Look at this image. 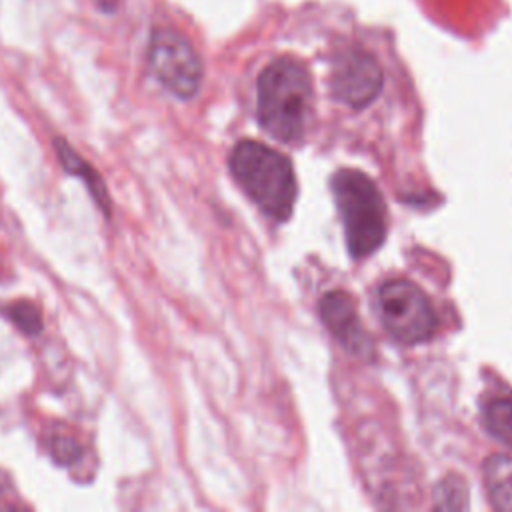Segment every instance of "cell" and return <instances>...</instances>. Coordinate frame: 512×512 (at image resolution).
Masks as SVG:
<instances>
[{"instance_id":"ba28073f","label":"cell","mask_w":512,"mask_h":512,"mask_svg":"<svg viewBox=\"0 0 512 512\" xmlns=\"http://www.w3.org/2000/svg\"><path fill=\"white\" fill-rule=\"evenodd\" d=\"M54 146H56V154H58V160L62 164V168L70 174H76L78 178L84 180L88 192L92 194L94 202L100 206V210L110 216V198H108V192H106V186H104V180L100 178V174L96 172V168H92L64 138H56L54 140Z\"/></svg>"},{"instance_id":"6da1fadb","label":"cell","mask_w":512,"mask_h":512,"mask_svg":"<svg viewBox=\"0 0 512 512\" xmlns=\"http://www.w3.org/2000/svg\"><path fill=\"white\" fill-rule=\"evenodd\" d=\"M312 106V84L306 68L294 58L270 62L258 78V122L280 142L304 136Z\"/></svg>"},{"instance_id":"30bf717a","label":"cell","mask_w":512,"mask_h":512,"mask_svg":"<svg viewBox=\"0 0 512 512\" xmlns=\"http://www.w3.org/2000/svg\"><path fill=\"white\" fill-rule=\"evenodd\" d=\"M484 424L488 432L512 448V398H494L484 408Z\"/></svg>"},{"instance_id":"8fae6325","label":"cell","mask_w":512,"mask_h":512,"mask_svg":"<svg viewBox=\"0 0 512 512\" xmlns=\"http://www.w3.org/2000/svg\"><path fill=\"white\" fill-rule=\"evenodd\" d=\"M466 494L468 492H466V484L462 482V478L448 476L434 490V506L444 508V510L466 508L468 506Z\"/></svg>"},{"instance_id":"4fadbf2b","label":"cell","mask_w":512,"mask_h":512,"mask_svg":"<svg viewBox=\"0 0 512 512\" xmlns=\"http://www.w3.org/2000/svg\"><path fill=\"white\" fill-rule=\"evenodd\" d=\"M50 454L58 464L70 466L80 458L82 450H80V444L70 436H52L50 438Z\"/></svg>"},{"instance_id":"5b68a950","label":"cell","mask_w":512,"mask_h":512,"mask_svg":"<svg viewBox=\"0 0 512 512\" xmlns=\"http://www.w3.org/2000/svg\"><path fill=\"white\" fill-rule=\"evenodd\" d=\"M148 64L156 80L178 98H192L202 82V62L192 44L172 28H158L150 38Z\"/></svg>"},{"instance_id":"8992f818","label":"cell","mask_w":512,"mask_h":512,"mask_svg":"<svg viewBox=\"0 0 512 512\" xmlns=\"http://www.w3.org/2000/svg\"><path fill=\"white\" fill-rule=\"evenodd\" d=\"M330 86L332 94L342 104L350 108H364L382 88V70L368 52L350 48L336 58Z\"/></svg>"},{"instance_id":"277c9868","label":"cell","mask_w":512,"mask_h":512,"mask_svg":"<svg viewBox=\"0 0 512 512\" xmlns=\"http://www.w3.org/2000/svg\"><path fill=\"white\" fill-rule=\"evenodd\" d=\"M376 312L384 330L402 344L428 340L438 324L428 296L404 278L388 280L378 288Z\"/></svg>"},{"instance_id":"7c38bea8","label":"cell","mask_w":512,"mask_h":512,"mask_svg":"<svg viewBox=\"0 0 512 512\" xmlns=\"http://www.w3.org/2000/svg\"><path fill=\"white\" fill-rule=\"evenodd\" d=\"M6 314L24 334L34 336V334H38L42 330L40 310L32 302H26V300L12 302L10 308L6 310Z\"/></svg>"},{"instance_id":"3957f363","label":"cell","mask_w":512,"mask_h":512,"mask_svg":"<svg viewBox=\"0 0 512 512\" xmlns=\"http://www.w3.org/2000/svg\"><path fill=\"white\" fill-rule=\"evenodd\" d=\"M332 192L344 222L350 254L354 258L370 256L386 236V210L378 188L366 174L344 168L334 174Z\"/></svg>"},{"instance_id":"9c48e42d","label":"cell","mask_w":512,"mask_h":512,"mask_svg":"<svg viewBox=\"0 0 512 512\" xmlns=\"http://www.w3.org/2000/svg\"><path fill=\"white\" fill-rule=\"evenodd\" d=\"M484 482L494 508L512 510V456H490L484 462Z\"/></svg>"},{"instance_id":"7a4b0ae2","label":"cell","mask_w":512,"mask_h":512,"mask_svg":"<svg viewBox=\"0 0 512 512\" xmlns=\"http://www.w3.org/2000/svg\"><path fill=\"white\" fill-rule=\"evenodd\" d=\"M230 170L246 194L274 220H286L296 202V176L286 156L254 140H242L230 154Z\"/></svg>"},{"instance_id":"5bb4252c","label":"cell","mask_w":512,"mask_h":512,"mask_svg":"<svg viewBox=\"0 0 512 512\" xmlns=\"http://www.w3.org/2000/svg\"><path fill=\"white\" fill-rule=\"evenodd\" d=\"M94 2L98 4V8H100V10L110 12V10H116V6H118V2H120V0H94Z\"/></svg>"},{"instance_id":"52a82bcc","label":"cell","mask_w":512,"mask_h":512,"mask_svg":"<svg viewBox=\"0 0 512 512\" xmlns=\"http://www.w3.org/2000/svg\"><path fill=\"white\" fill-rule=\"evenodd\" d=\"M320 316L326 328L336 336V340L352 354L364 356L372 352V340L364 330L354 302L348 294L334 290L328 292L320 302Z\"/></svg>"}]
</instances>
